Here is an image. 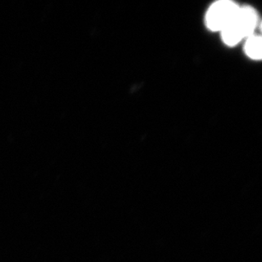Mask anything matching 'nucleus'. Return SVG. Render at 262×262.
I'll use <instances>...</instances> for the list:
<instances>
[{
    "label": "nucleus",
    "instance_id": "nucleus-1",
    "mask_svg": "<svg viewBox=\"0 0 262 262\" xmlns=\"http://www.w3.org/2000/svg\"><path fill=\"white\" fill-rule=\"evenodd\" d=\"M258 16L253 8L239 7L232 21L221 32L223 42L234 46L245 37L254 34L257 27Z\"/></svg>",
    "mask_w": 262,
    "mask_h": 262
},
{
    "label": "nucleus",
    "instance_id": "nucleus-2",
    "mask_svg": "<svg viewBox=\"0 0 262 262\" xmlns=\"http://www.w3.org/2000/svg\"><path fill=\"white\" fill-rule=\"evenodd\" d=\"M239 6L233 1H218L210 6L205 16V23L209 29L222 32L232 21Z\"/></svg>",
    "mask_w": 262,
    "mask_h": 262
},
{
    "label": "nucleus",
    "instance_id": "nucleus-3",
    "mask_svg": "<svg viewBox=\"0 0 262 262\" xmlns=\"http://www.w3.org/2000/svg\"><path fill=\"white\" fill-rule=\"evenodd\" d=\"M245 50L250 59H261V38L260 36L253 34L248 37L245 42Z\"/></svg>",
    "mask_w": 262,
    "mask_h": 262
}]
</instances>
